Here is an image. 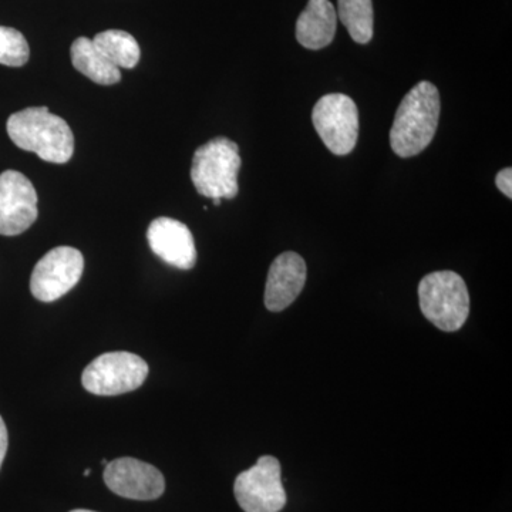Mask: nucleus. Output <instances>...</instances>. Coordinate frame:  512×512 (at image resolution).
<instances>
[{"label": "nucleus", "mask_w": 512, "mask_h": 512, "mask_svg": "<svg viewBox=\"0 0 512 512\" xmlns=\"http://www.w3.org/2000/svg\"><path fill=\"white\" fill-rule=\"evenodd\" d=\"M419 301L423 315L443 332L460 330L470 315L466 282L453 271L424 276L419 285Z\"/></svg>", "instance_id": "obj_4"}, {"label": "nucleus", "mask_w": 512, "mask_h": 512, "mask_svg": "<svg viewBox=\"0 0 512 512\" xmlns=\"http://www.w3.org/2000/svg\"><path fill=\"white\" fill-rule=\"evenodd\" d=\"M70 55H72L74 69L89 77L92 82L101 86H111L120 82L119 67L107 60V57L94 45L93 40L87 37L74 40Z\"/></svg>", "instance_id": "obj_14"}, {"label": "nucleus", "mask_w": 512, "mask_h": 512, "mask_svg": "<svg viewBox=\"0 0 512 512\" xmlns=\"http://www.w3.org/2000/svg\"><path fill=\"white\" fill-rule=\"evenodd\" d=\"M440 94L430 82H421L404 96L394 116L390 144L397 156L410 158L426 150L436 136Z\"/></svg>", "instance_id": "obj_1"}, {"label": "nucleus", "mask_w": 512, "mask_h": 512, "mask_svg": "<svg viewBox=\"0 0 512 512\" xmlns=\"http://www.w3.org/2000/svg\"><path fill=\"white\" fill-rule=\"evenodd\" d=\"M338 15L329 0H309L296 23V39L303 47L320 50L329 46L336 35Z\"/></svg>", "instance_id": "obj_13"}, {"label": "nucleus", "mask_w": 512, "mask_h": 512, "mask_svg": "<svg viewBox=\"0 0 512 512\" xmlns=\"http://www.w3.org/2000/svg\"><path fill=\"white\" fill-rule=\"evenodd\" d=\"M151 251L174 268H194L197 264V248L190 229L183 222L161 217L151 222L147 231Z\"/></svg>", "instance_id": "obj_11"}, {"label": "nucleus", "mask_w": 512, "mask_h": 512, "mask_svg": "<svg viewBox=\"0 0 512 512\" xmlns=\"http://www.w3.org/2000/svg\"><path fill=\"white\" fill-rule=\"evenodd\" d=\"M495 184H497L498 190L503 192L505 197L512 198V170L510 167L504 168L495 177Z\"/></svg>", "instance_id": "obj_18"}, {"label": "nucleus", "mask_w": 512, "mask_h": 512, "mask_svg": "<svg viewBox=\"0 0 512 512\" xmlns=\"http://www.w3.org/2000/svg\"><path fill=\"white\" fill-rule=\"evenodd\" d=\"M338 16L356 43L366 45L372 40V0H338Z\"/></svg>", "instance_id": "obj_16"}, {"label": "nucleus", "mask_w": 512, "mask_h": 512, "mask_svg": "<svg viewBox=\"0 0 512 512\" xmlns=\"http://www.w3.org/2000/svg\"><path fill=\"white\" fill-rule=\"evenodd\" d=\"M239 507L245 512H279L284 510L286 493L281 478V463L272 456L239 474L234 484Z\"/></svg>", "instance_id": "obj_7"}, {"label": "nucleus", "mask_w": 512, "mask_h": 512, "mask_svg": "<svg viewBox=\"0 0 512 512\" xmlns=\"http://www.w3.org/2000/svg\"><path fill=\"white\" fill-rule=\"evenodd\" d=\"M83 271L84 258L79 249H52L33 269L30 291L37 301L55 302L79 284Z\"/></svg>", "instance_id": "obj_8"}, {"label": "nucleus", "mask_w": 512, "mask_h": 512, "mask_svg": "<svg viewBox=\"0 0 512 512\" xmlns=\"http://www.w3.org/2000/svg\"><path fill=\"white\" fill-rule=\"evenodd\" d=\"M241 156L237 143L217 137L198 148L192 158L191 180L197 191L212 200L237 197Z\"/></svg>", "instance_id": "obj_3"}, {"label": "nucleus", "mask_w": 512, "mask_h": 512, "mask_svg": "<svg viewBox=\"0 0 512 512\" xmlns=\"http://www.w3.org/2000/svg\"><path fill=\"white\" fill-rule=\"evenodd\" d=\"M37 192L26 175L8 170L0 174V235L15 237L28 231L35 221Z\"/></svg>", "instance_id": "obj_9"}, {"label": "nucleus", "mask_w": 512, "mask_h": 512, "mask_svg": "<svg viewBox=\"0 0 512 512\" xmlns=\"http://www.w3.org/2000/svg\"><path fill=\"white\" fill-rule=\"evenodd\" d=\"M313 127L335 156H348L359 137V111L346 94L323 96L312 111Z\"/></svg>", "instance_id": "obj_6"}, {"label": "nucleus", "mask_w": 512, "mask_h": 512, "mask_svg": "<svg viewBox=\"0 0 512 512\" xmlns=\"http://www.w3.org/2000/svg\"><path fill=\"white\" fill-rule=\"evenodd\" d=\"M104 483L114 494L128 500H157L165 490L164 476L156 467L131 457L107 464Z\"/></svg>", "instance_id": "obj_10"}, {"label": "nucleus", "mask_w": 512, "mask_h": 512, "mask_svg": "<svg viewBox=\"0 0 512 512\" xmlns=\"http://www.w3.org/2000/svg\"><path fill=\"white\" fill-rule=\"evenodd\" d=\"M94 45L110 63L123 69H134L140 62L141 50L137 40L124 30H106L94 37Z\"/></svg>", "instance_id": "obj_15"}, {"label": "nucleus", "mask_w": 512, "mask_h": 512, "mask_svg": "<svg viewBox=\"0 0 512 512\" xmlns=\"http://www.w3.org/2000/svg\"><path fill=\"white\" fill-rule=\"evenodd\" d=\"M6 130L20 150L32 151L47 163L64 164L73 157L72 128L47 107H29L12 114Z\"/></svg>", "instance_id": "obj_2"}, {"label": "nucleus", "mask_w": 512, "mask_h": 512, "mask_svg": "<svg viewBox=\"0 0 512 512\" xmlns=\"http://www.w3.org/2000/svg\"><path fill=\"white\" fill-rule=\"evenodd\" d=\"M70 512H94V511H89V510H74V511H70Z\"/></svg>", "instance_id": "obj_21"}, {"label": "nucleus", "mask_w": 512, "mask_h": 512, "mask_svg": "<svg viewBox=\"0 0 512 512\" xmlns=\"http://www.w3.org/2000/svg\"><path fill=\"white\" fill-rule=\"evenodd\" d=\"M148 365L140 356L128 352L104 353L83 372L87 392L97 396H119L134 392L146 382Z\"/></svg>", "instance_id": "obj_5"}, {"label": "nucleus", "mask_w": 512, "mask_h": 512, "mask_svg": "<svg viewBox=\"0 0 512 512\" xmlns=\"http://www.w3.org/2000/svg\"><path fill=\"white\" fill-rule=\"evenodd\" d=\"M28 40L12 28L0 26V64L9 67H22L29 62Z\"/></svg>", "instance_id": "obj_17"}, {"label": "nucleus", "mask_w": 512, "mask_h": 512, "mask_svg": "<svg viewBox=\"0 0 512 512\" xmlns=\"http://www.w3.org/2000/svg\"><path fill=\"white\" fill-rule=\"evenodd\" d=\"M306 282V264L296 252H284L272 262L265 286V306L271 312L285 311L301 295Z\"/></svg>", "instance_id": "obj_12"}, {"label": "nucleus", "mask_w": 512, "mask_h": 512, "mask_svg": "<svg viewBox=\"0 0 512 512\" xmlns=\"http://www.w3.org/2000/svg\"><path fill=\"white\" fill-rule=\"evenodd\" d=\"M214 204L215 205H220L221 204V200H218V198H217V200H214Z\"/></svg>", "instance_id": "obj_23"}, {"label": "nucleus", "mask_w": 512, "mask_h": 512, "mask_svg": "<svg viewBox=\"0 0 512 512\" xmlns=\"http://www.w3.org/2000/svg\"><path fill=\"white\" fill-rule=\"evenodd\" d=\"M84 476H90V468H87V470L84 471Z\"/></svg>", "instance_id": "obj_20"}, {"label": "nucleus", "mask_w": 512, "mask_h": 512, "mask_svg": "<svg viewBox=\"0 0 512 512\" xmlns=\"http://www.w3.org/2000/svg\"><path fill=\"white\" fill-rule=\"evenodd\" d=\"M8 443V429H6L5 421H3L2 416H0V467H2L6 451H8Z\"/></svg>", "instance_id": "obj_19"}, {"label": "nucleus", "mask_w": 512, "mask_h": 512, "mask_svg": "<svg viewBox=\"0 0 512 512\" xmlns=\"http://www.w3.org/2000/svg\"><path fill=\"white\" fill-rule=\"evenodd\" d=\"M101 464H103V466H107V464H109V461H107V460H101Z\"/></svg>", "instance_id": "obj_22"}]
</instances>
